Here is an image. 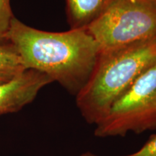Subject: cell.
<instances>
[{
	"instance_id": "obj_1",
	"label": "cell",
	"mask_w": 156,
	"mask_h": 156,
	"mask_svg": "<svg viewBox=\"0 0 156 156\" xmlns=\"http://www.w3.org/2000/svg\"><path fill=\"white\" fill-rule=\"evenodd\" d=\"M7 41L19 54L25 69L46 75L77 95L90 77L100 54L85 28L48 32L31 28L14 17Z\"/></svg>"
},
{
	"instance_id": "obj_2",
	"label": "cell",
	"mask_w": 156,
	"mask_h": 156,
	"mask_svg": "<svg viewBox=\"0 0 156 156\" xmlns=\"http://www.w3.org/2000/svg\"><path fill=\"white\" fill-rule=\"evenodd\" d=\"M156 64V39L100 51L76 104L89 124L102 120L136 80Z\"/></svg>"
},
{
	"instance_id": "obj_3",
	"label": "cell",
	"mask_w": 156,
	"mask_h": 156,
	"mask_svg": "<svg viewBox=\"0 0 156 156\" xmlns=\"http://www.w3.org/2000/svg\"><path fill=\"white\" fill-rule=\"evenodd\" d=\"M100 51L156 39V6L147 0H113L86 28Z\"/></svg>"
},
{
	"instance_id": "obj_4",
	"label": "cell",
	"mask_w": 156,
	"mask_h": 156,
	"mask_svg": "<svg viewBox=\"0 0 156 156\" xmlns=\"http://www.w3.org/2000/svg\"><path fill=\"white\" fill-rule=\"evenodd\" d=\"M95 125L98 137L156 129V64L136 80Z\"/></svg>"
},
{
	"instance_id": "obj_5",
	"label": "cell",
	"mask_w": 156,
	"mask_h": 156,
	"mask_svg": "<svg viewBox=\"0 0 156 156\" xmlns=\"http://www.w3.org/2000/svg\"><path fill=\"white\" fill-rule=\"evenodd\" d=\"M53 82L47 75L27 69L12 80L0 84V116L18 112L36 98L40 90Z\"/></svg>"
},
{
	"instance_id": "obj_6",
	"label": "cell",
	"mask_w": 156,
	"mask_h": 156,
	"mask_svg": "<svg viewBox=\"0 0 156 156\" xmlns=\"http://www.w3.org/2000/svg\"><path fill=\"white\" fill-rule=\"evenodd\" d=\"M113 0H66L71 29L86 28L98 18Z\"/></svg>"
},
{
	"instance_id": "obj_7",
	"label": "cell",
	"mask_w": 156,
	"mask_h": 156,
	"mask_svg": "<svg viewBox=\"0 0 156 156\" xmlns=\"http://www.w3.org/2000/svg\"><path fill=\"white\" fill-rule=\"evenodd\" d=\"M25 70L20 56L12 45H0V84L12 80Z\"/></svg>"
},
{
	"instance_id": "obj_8",
	"label": "cell",
	"mask_w": 156,
	"mask_h": 156,
	"mask_svg": "<svg viewBox=\"0 0 156 156\" xmlns=\"http://www.w3.org/2000/svg\"><path fill=\"white\" fill-rule=\"evenodd\" d=\"M14 17L9 0H0V45L7 43V36Z\"/></svg>"
},
{
	"instance_id": "obj_9",
	"label": "cell",
	"mask_w": 156,
	"mask_h": 156,
	"mask_svg": "<svg viewBox=\"0 0 156 156\" xmlns=\"http://www.w3.org/2000/svg\"><path fill=\"white\" fill-rule=\"evenodd\" d=\"M123 156H156V134L150 136L145 145L139 151Z\"/></svg>"
},
{
	"instance_id": "obj_10",
	"label": "cell",
	"mask_w": 156,
	"mask_h": 156,
	"mask_svg": "<svg viewBox=\"0 0 156 156\" xmlns=\"http://www.w3.org/2000/svg\"><path fill=\"white\" fill-rule=\"evenodd\" d=\"M80 156H98V155H97L96 154L92 153V152L87 151V152H85V153H82Z\"/></svg>"
},
{
	"instance_id": "obj_11",
	"label": "cell",
	"mask_w": 156,
	"mask_h": 156,
	"mask_svg": "<svg viewBox=\"0 0 156 156\" xmlns=\"http://www.w3.org/2000/svg\"><path fill=\"white\" fill-rule=\"evenodd\" d=\"M147 1H149L150 2H151L153 5L156 6V0H147Z\"/></svg>"
}]
</instances>
